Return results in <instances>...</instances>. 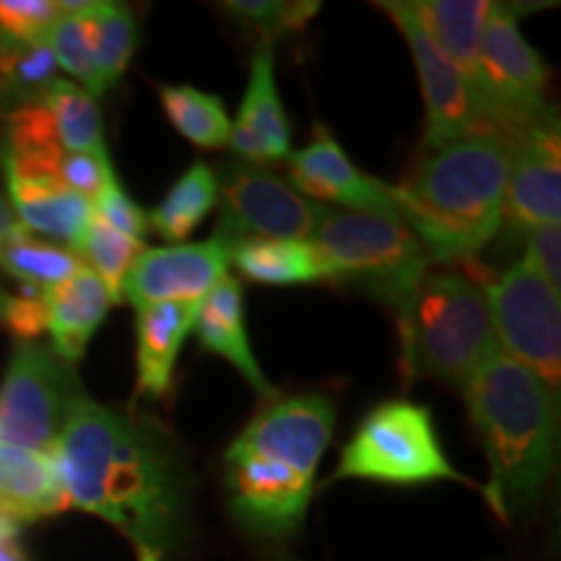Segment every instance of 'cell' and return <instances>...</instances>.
<instances>
[{
  "label": "cell",
  "instance_id": "6da1fadb",
  "mask_svg": "<svg viewBox=\"0 0 561 561\" xmlns=\"http://www.w3.org/2000/svg\"><path fill=\"white\" fill-rule=\"evenodd\" d=\"M68 504L121 530L138 561H167L180 546L187 486L178 447L157 421L76 398L53 447Z\"/></svg>",
  "mask_w": 561,
  "mask_h": 561
},
{
  "label": "cell",
  "instance_id": "7a4b0ae2",
  "mask_svg": "<svg viewBox=\"0 0 561 561\" xmlns=\"http://www.w3.org/2000/svg\"><path fill=\"white\" fill-rule=\"evenodd\" d=\"M335 403L320 392L276 398L224 453L231 517L257 541H286L305 523L314 476L333 439Z\"/></svg>",
  "mask_w": 561,
  "mask_h": 561
},
{
  "label": "cell",
  "instance_id": "3957f363",
  "mask_svg": "<svg viewBox=\"0 0 561 561\" xmlns=\"http://www.w3.org/2000/svg\"><path fill=\"white\" fill-rule=\"evenodd\" d=\"M512 144L473 133L426 157L392 187L398 216L430 261L473 263L502 227Z\"/></svg>",
  "mask_w": 561,
  "mask_h": 561
},
{
  "label": "cell",
  "instance_id": "277c9868",
  "mask_svg": "<svg viewBox=\"0 0 561 561\" xmlns=\"http://www.w3.org/2000/svg\"><path fill=\"white\" fill-rule=\"evenodd\" d=\"M462 390L491 468L486 500L510 523L512 510L538 500L557 466V396L500 346Z\"/></svg>",
  "mask_w": 561,
  "mask_h": 561
},
{
  "label": "cell",
  "instance_id": "5b68a950",
  "mask_svg": "<svg viewBox=\"0 0 561 561\" xmlns=\"http://www.w3.org/2000/svg\"><path fill=\"white\" fill-rule=\"evenodd\" d=\"M398 331L405 388L419 380L462 388L483 356L500 346L481 284L458 273L424 276L398 312Z\"/></svg>",
  "mask_w": 561,
  "mask_h": 561
},
{
  "label": "cell",
  "instance_id": "8992f818",
  "mask_svg": "<svg viewBox=\"0 0 561 561\" xmlns=\"http://www.w3.org/2000/svg\"><path fill=\"white\" fill-rule=\"evenodd\" d=\"M333 284L367 291L401 312L430 268V255L401 216L328 210L310 240Z\"/></svg>",
  "mask_w": 561,
  "mask_h": 561
},
{
  "label": "cell",
  "instance_id": "52a82bcc",
  "mask_svg": "<svg viewBox=\"0 0 561 561\" xmlns=\"http://www.w3.org/2000/svg\"><path fill=\"white\" fill-rule=\"evenodd\" d=\"M364 479L419 486L430 481L471 483L445 458L432 411L411 401H385L362 419L346 442L333 481Z\"/></svg>",
  "mask_w": 561,
  "mask_h": 561
},
{
  "label": "cell",
  "instance_id": "ba28073f",
  "mask_svg": "<svg viewBox=\"0 0 561 561\" xmlns=\"http://www.w3.org/2000/svg\"><path fill=\"white\" fill-rule=\"evenodd\" d=\"M549 68L528 45L512 5L491 3L481 34V121L510 144L551 115Z\"/></svg>",
  "mask_w": 561,
  "mask_h": 561
},
{
  "label": "cell",
  "instance_id": "9c48e42d",
  "mask_svg": "<svg viewBox=\"0 0 561 561\" xmlns=\"http://www.w3.org/2000/svg\"><path fill=\"white\" fill-rule=\"evenodd\" d=\"M79 396L73 364L37 341H16L0 385V445L50 455Z\"/></svg>",
  "mask_w": 561,
  "mask_h": 561
},
{
  "label": "cell",
  "instance_id": "30bf717a",
  "mask_svg": "<svg viewBox=\"0 0 561 561\" xmlns=\"http://www.w3.org/2000/svg\"><path fill=\"white\" fill-rule=\"evenodd\" d=\"M491 328L504 354L559 392L561 380V297L528 261L504 271L491 284H481Z\"/></svg>",
  "mask_w": 561,
  "mask_h": 561
},
{
  "label": "cell",
  "instance_id": "8fae6325",
  "mask_svg": "<svg viewBox=\"0 0 561 561\" xmlns=\"http://www.w3.org/2000/svg\"><path fill=\"white\" fill-rule=\"evenodd\" d=\"M221 224L216 234L234 248L242 240L310 242L328 216L322 203L294 191L289 182L252 164H231L219 178Z\"/></svg>",
  "mask_w": 561,
  "mask_h": 561
},
{
  "label": "cell",
  "instance_id": "7c38bea8",
  "mask_svg": "<svg viewBox=\"0 0 561 561\" xmlns=\"http://www.w3.org/2000/svg\"><path fill=\"white\" fill-rule=\"evenodd\" d=\"M388 16L396 21L398 30L403 32L405 42H409L413 66H416V76L424 91L426 104V130H424V149L434 151L442 146L453 144L473 133H489L483 128V121L476 107V100L462 81V76L450 66V60L442 58L437 47L432 45L419 21L413 19L409 3H377Z\"/></svg>",
  "mask_w": 561,
  "mask_h": 561
},
{
  "label": "cell",
  "instance_id": "4fadbf2b",
  "mask_svg": "<svg viewBox=\"0 0 561 561\" xmlns=\"http://www.w3.org/2000/svg\"><path fill=\"white\" fill-rule=\"evenodd\" d=\"M231 263V242L221 234L198 244H170L146 248L123 278L121 299L136 310L167 301H203V297L227 276Z\"/></svg>",
  "mask_w": 561,
  "mask_h": 561
},
{
  "label": "cell",
  "instance_id": "5bb4252c",
  "mask_svg": "<svg viewBox=\"0 0 561 561\" xmlns=\"http://www.w3.org/2000/svg\"><path fill=\"white\" fill-rule=\"evenodd\" d=\"M559 117L551 115L512 144V161L504 187L502 221L517 234L561 216V149Z\"/></svg>",
  "mask_w": 561,
  "mask_h": 561
},
{
  "label": "cell",
  "instance_id": "9a60e30c",
  "mask_svg": "<svg viewBox=\"0 0 561 561\" xmlns=\"http://www.w3.org/2000/svg\"><path fill=\"white\" fill-rule=\"evenodd\" d=\"M291 187L305 198L341 203L362 214L398 216L392 187L362 172L325 125H314L312 140L305 149L289 153Z\"/></svg>",
  "mask_w": 561,
  "mask_h": 561
},
{
  "label": "cell",
  "instance_id": "2e32d148",
  "mask_svg": "<svg viewBox=\"0 0 561 561\" xmlns=\"http://www.w3.org/2000/svg\"><path fill=\"white\" fill-rule=\"evenodd\" d=\"M273 70V45H261L252 55L240 115L229 133L231 151L250 164L289 159L291 153V125L278 100Z\"/></svg>",
  "mask_w": 561,
  "mask_h": 561
},
{
  "label": "cell",
  "instance_id": "e0dca14e",
  "mask_svg": "<svg viewBox=\"0 0 561 561\" xmlns=\"http://www.w3.org/2000/svg\"><path fill=\"white\" fill-rule=\"evenodd\" d=\"M409 9L432 45L437 47V53L442 58L450 60V66L468 83L476 107H479L481 34L491 11V3H486V0H416V3H409Z\"/></svg>",
  "mask_w": 561,
  "mask_h": 561
},
{
  "label": "cell",
  "instance_id": "ac0fdd59",
  "mask_svg": "<svg viewBox=\"0 0 561 561\" xmlns=\"http://www.w3.org/2000/svg\"><path fill=\"white\" fill-rule=\"evenodd\" d=\"M195 333H198L201 348L227 359L257 396L276 401L278 390L265 380L261 364L250 348L248 325H244V297L240 280L229 273L219 284L203 297L195 318Z\"/></svg>",
  "mask_w": 561,
  "mask_h": 561
},
{
  "label": "cell",
  "instance_id": "d6986e66",
  "mask_svg": "<svg viewBox=\"0 0 561 561\" xmlns=\"http://www.w3.org/2000/svg\"><path fill=\"white\" fill-rule=\"evenodd\" d=\"M9 185L11 208L26 231L55 237L66 242L68 250L79 252L83 231H87L94 206L81 195L68 191L58 178H30L3 170Z\"/></svg>",
  "mask_w": 561,
  "mask_h": 561
},
{
  "label": "cell",
  "instance_id": "ffe728a7",
  "mask_svg": "<svg viewBox=\"0 0 561 561\" xmlns=\"http://www.w3.org/2000/svg\"><path fill=\"white\" fill-rule=\"evenodd\" d=\"M201 301H167L138 310V396L161 401L172 388L174 364L195 328Z\"/></svg>",
  "mask_w": 561,
  "mask_h": 561
},
{
  "label": "cell",
  "instance_id": "44dd1931",
  "mask_svg": "<svg viewBox=\"0 0 561 561\" xmlns=\"http://www.w3.org/2000/svg\"><path fill=\"white\" fill-rule=\"evenodd\" d=\"M42 297L47 307V331L53 335V351L62 362L76 364L94 333L102 328L115 301L89 265H81V271L66 284L42 291Z\"/></svg>",
  "mask_w": 561,
  "mask_h": 561
},
{
  "label": "cell",
  "instance_id": "7402d4cb",
  "mask_svg": "<svg viewBox=\"0 0 561 561\" xmlns=\"http://www.w3.org/2000/svg\"><path fill=\"white\" fill-rule=\"evenodd\" d=\"M68 507L53 455L0 445V510L19 525Z\"/></svg>",
  "mask_w": 561,
  "mask_h": 561
},
{
  "label": "cell",
  "instance_id": "603a6c76",
  "mask_svg": "<svg viewBox=\"0 0 561 561\" xmlns=\"http://www.w3.org/2000/svg\"><path fill=\"white\" fill-rule=\"evenodd\" d=\"M231 263L252 284L305 286L333 284V273L310 242L242 240L231 248Z\"/></svg>",
  "mask_w": 561,
  "mask_h": 561
},
{
  "label": "cell",
  "instance_id": "cb8c5ba5",
  "mask_svg": "<svg viewBox=\"0 0 561 561\" xmlns=\"http://www.w3.org/2000/svg\"><path fill=\"white\" fill-rule=\"evenodd\" d=\"M216 206H219V174L206 161H195L151 210L149 227L157 229L164 240L182 244Z\"/></svg>",
  "mask_w": 561,
  "mask_h": 561
},
{
  "label": "cell",
  "instance_id": "d4e9b609",
  "mask_svg": "<svg viewBox=\"0 0 561 561\" xmlns=\"http://www.w3.org/2000/svg\"><path fill=\"white\" fill-rule=\"evenodd\" d=\"M89 30L96 73V96H102L128 70L133 53L138 47V26L133 13L123 3H100V0H91Z\"/></svg>",
  "mask_w": 561,
  "mask_h": 561
},
{
  "label": "cell",
  "instance_id": "484cf974",
  "mask_svg": "<svg viewBox=\"0 0 561 561\" xmlns=\"http://www.w3.org/2000/svg\"><path fill=\"white\" fill-rule=\"evenodd\" d=\"M47 45H26L0 32V112L42 100L47 87L58 79Z\"/></svg>",
  "mask_w": 561,
  "mask_h": 561
},
{
  "label": "cell",
  "instance_id": "4316f807",
  "mask_svg": "<svg viewBox=\"0 0 561 561\" xmlns=\"http://www.w3.org/2000/svg\"><path fill=\"white\" fill-rule=\"evenodd\" d=\"M161 110L174 130L198 149H221L229 144L231 123L219 96L195 87H161Z\"/></svg>",
  "mask_w": 561,
  "mask_h": 561
},
{
  "label": "cell",
  "instance_id": "83f0119b",
  "mask_svg": "<svg viewBox=\"0 0 561 561\" xmlns=\"http://www.w3.org/2000/svg\"><path fill=\"white\" fill-rule=\"evenodd\" d=\"M39 102L50 112L62 149L76 153L107 149L104 146L100 104L79 83L55 79Z\"/></svg>",
  "mask_w": 561,
  "mask_h": 561
},
{
  "label": "cell",
  "instance_id": "f1b7e54d",
  "mask_svg": "<svg viewBox=\"0 0 561 561\" xmlns=\"http://www.w3.org/2000/svg\"><path fill=\"white\" fill-rule=\"evenodd\" d=\"M81 265L79 252L34 240L32 231L0 248V268L9 276L19 278L21 284L39 291L66 284L68 278H73L81 271Z\"/></svg>",
  "mask_w": 561,
  "mask_h": 561
},
{
  "label": "cell",
  "instance_id": "f546056e",
  "mask_svg": "<svg viewBox=\"0 0 561 561\" xmlns=\"http://www.w3.org/2000/svg\"><path fill=\"white\" fill-rule=\"evenodd\" d=\"M60 19L55 21L50 34H47V47H50L55 62L66 73L73 76L87 89L94 100L96 96V73L94 55H91V30H89V3H76V0H60Z\"/></svg>",
  "mask_w": 561,
  "mask_h": 561
},
{
  "label": "cell",
  "instance_id": "4dcf8cb0",
  "mask_svg": "<svg viewBox=\"0 0 561 561\" xmlns=\"http://www.w3.org/2000/svg\"><path fill=\"white\" fill-rule=\"evenodd\" d=\"M146 250V242L133 240V237L121 234L117 229H112L110 224H104L100 216H91L87 231H83V240L79 248V257L83 255L91 265V271L100 276L104 289L110 291L112 301H121V286L123 278L128 276L133 263L138 261L140 252Z\"/></svg>",
  "mask_w": 561,
  "mask_h": 561
},
{
  "label": "cell",
  "instance_id": "1f68e13d",
  "mask_svg": "<svg viewBox=\"0 0 561 561\" xmlns=\"http://www.w3.org/2000/svg\"><path fill=\"white\" fill-rule=\"evenodd\" d=\"M244 30L261 34V45H273L280 34L301 32L320 11V3H278V0H234L224 3Z\"/></svg>",
  "mask_w": 561,
  "mask_h": 561
},
{
  "label": "cell",
  "instance_id": "d6a6232c",
  "mask_svg": "<svg viewBox=\"0 0 561 561\" xmlns=\"http://www.w3.org/2000/svg\"><path fill=\"white\" fill-rule=\"evenodd\" d=\"M60 19L53 0H0V32L26 45H47V34Z\"/></svg>",
  "mask_w": 561,
  "mask_h": 561
},
{
  "label": "cell",
  "instance_id": "836d02e7",
  "mask_svg": "<svg viewBox=\"0 0 561 561\" xmlns=\"http://www.w3.org/2000/svg\"><path fill=\"white\" fill-rule=\"evenodd\" d=\"M58 178L68 191H73L89 203L96 201L107 185L115 182L107 149L104 151H66L60 159Z\"/></svg>",
  "mask_w": 561,
  "mask_h": 561
},
{
  "label": "cell",
  "instance_id": "e575fe53",
  "mask_svg": "<svg viewBox=\"0 0 561 561\" xmlns=\"http://www.w3.org/2000/svg\"><path fill=\"white\" fill-rule=\"evenodd\" d=\"M94 203H96L94 214L100 216L104 224H110L112 229H117L125 237H133V240L146 242V234H149V229H151L149 214H146V210L123 191L121 182L115 180L112 185L104 187L102 195Z\"/></svg>",
  "mask_w": 561,
  "mask_h": 561
},
{
  "label": "cell",
  "instance_id": "d590c367",
  "mask_svg": "<svg viewBox=\"0 0 561 561\" xmlns=\"http://www.w3.org/2000/svg\"><path fill=\"white\" fill-rule=\"evenodd\" d=\"M16 341H37L47 331V307L39 289L26 286L24 297H9L0 314Z\"/></svg>",
  "mask_w": 561,
  "mask_h": 561
},
{
  "label": "cell",
  "instance_id": "8d00e7d4",
  "mask_svg": "<svg viewBox=\"0 0 561 561\" xmlns=\"http://www.w3.org/2000/svg\"><path fill=\"white\" fill-rule=\"evenodd\" d=\"M528 244H525V257L533 268L541 273L551 289H561V231L559 224H543V227L530 229Z\"/></svg>",
  "mask_w": 561,
  "mask_h": 561
},
{
  "label": "cell",
  "instance_id": "74e56055",
  "mask_svg": "<svg viewBox=\"0 0 561 561\" xmlns=\"http://www.w3.org/2000/svg\"><path fill=\"white\" fill-rule=\"evenodd\" d=\"M24 234H26V229L21 227L16 214H13V208L3 201V195H0V248L13 240H19V237H24Z\"/></svg>",
  "mask_w": 561,
  "mask_h": 561
},
{
  "label": "cell",
  "instance_id": "f35d334b",
  "mask_svg": "<svg viewBox=\"0 0 561 561\" xmlns=\"http://www.w3.org/2000/svg\"><path fill=\"white\" fill-rule=\"evenodd\" d=\"M5 301H9V294H5L3 289H0V314H3V307H5Z\"/></svg>",
  "mask_w": 561,
  "mask_h": 561
}]
</instances>
